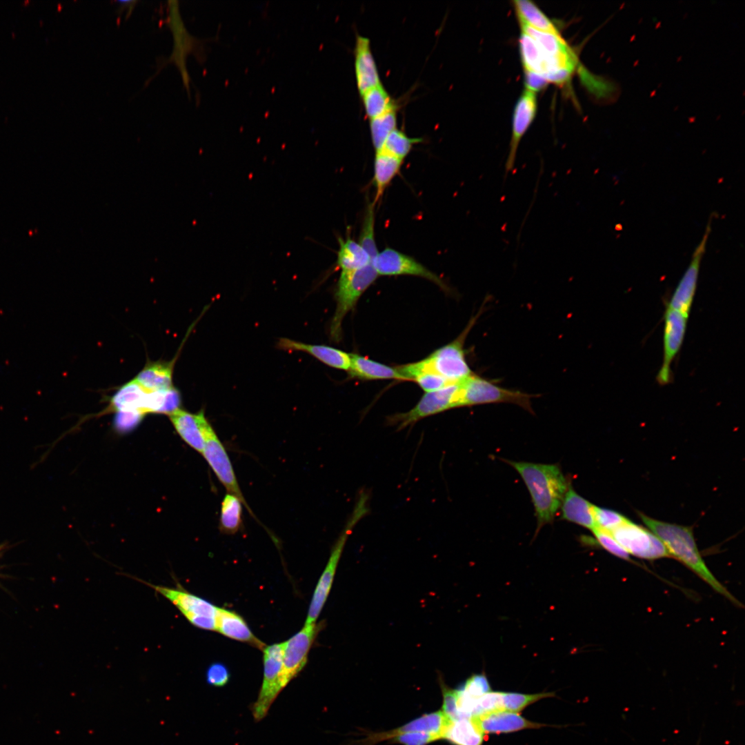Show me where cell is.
I'll return each instance as SVG.
<instances>
[{"mask_svg":"<svg viewBox=\"0 0 745 745\" xmlns=\"http://www.w3.org/2000/svg\"><path fill=\"white\" fill-rule=\"evenodd\" d=\"M638 515L647 528L661 540L670 557L684 564L716 593L735 605L741 606V603L706 566L697 546L691 527L657 520L642 513H638Z\"/></svg>","mask_w":745,"mask_h":745,"instance_id":"1","label":"cell"},{"mask_svg":"<svg viewBox=\"0 0 745 745\" xmlns=\"http://www.w3.org/2000/svg\"><path fill=\"white\" fill-rule=\"evenodd\" d=\"M504 461L518 472L530 493L537 535L544 525L553 523L569 483L557 464Z\"/></svg>","mask_w":745,"mask_h":745,"instance_id":"2","label":"cell"},{"mask_svg":"<svg viewBox=\"0 0 745 745\" xmlns=\"http://www.w3.org/2000/svg\"><path fill=\"white\" fill-rule=\"evenodd\" d=\"M368 495L359 494L354 509L332 547L329 559L315 589L305 625L316 622L330 591L337 565L346 541L357 524L369 513Z\"/></svg>","mask_w":745,"mask_h":745,"instance_id":"3","label":"cell"},{"mask_svg":"<svg viewBox=\"0 0 745 745\" xmlns=\"http://www.w3.org/2000/svg\"><path fill=\"white\" fill-rule=\"evenodd\" d=\"M536 395L500 387L473 373L459 382L457 408L488 404H512L534 413L531 399Z\"/></svg>","mask_w":745,"mask_h":745,"instance_id":"4","label":"cell"},{"mask_svg":"<svg viewBox=\"0 0 745 745\" xmlns=\"http://www.w3.org/2000/svg\"><path fill=\"white\" fill-rule=\"evenodd\" d=\"M378 274L373 263L353 271H341L335 291L337 307L330 324V337L339 341L344 317L352 310L359 299L377 279Z\"/></svg>","mask_w":745,"mask_h":745,"instance_id":"5","label":"cell"},{"mask_svg":"<svg viewBox=\"0 0 745 745\" xmlns=\"http://www.w3.org/2000/svg\"><path fill=\"white\" fill-rule=\"evenodd\" d=\"M482 307L455 340L435 350L424 359L432 370L450 384L459 383L474 373L466 361L464 346L468 334L482 313Z\"/></svg>","mask_w":745,"mask_h":745,"instance_id":"6","label":"cell"},{"mask_svg":"<svg viewBox=\"0 0 745 745\" xmlns=\"http://www.w3.org/2000/svg\"><path fill=\"white\" fill-rule=\"evenodd\" d=\"M284 642L263 649L264 677L259 694L252 707L255 722L264 719L272 704L285 687L283 682Z\"/></svg>","mask_w":745,"mask_h":745,"instance_id":"7","label":"cell"},{"mask_svg":"<svg viewBox=\"0 0 745 745\" xmlns=\"http://www.w3.org/2000/svg\"><path fill=\"white\" fill-rule=\"evenodd\" d=\"M459 388V382L427 392L410 410L390 416L388 424L399 430L425 417L457 408Z\"/></svg>","mask_w":745,"mask_h":745,"instance_id":"8","label":"cell"},{"mask_svg":"<svg viewBox=\"0 0 745 745\" xmlns=\"http://www.w3.org/2000/svg\"><path fill=\"white\" fill-rule=\"evenodd\" d=\"M610 534L630 555L647 560L670 557L663 543L653 532L629 519Z\"/></svg>","mask_w":745,"mask_h":745,"instance_id":"9","label":"cell"},{"mask_svg":"<svg viewBox=\"0 0 745 745\" xmlns=\"http://www.w3.org/2000/svg\"><path fill=\"white\" fill-rule=\"evenodd\" d=\"M201 454L228 493L237 497L250 515L260 523L247 504L227 451L211 425L206 430L205 445Z\"/></svg>","mask_w":745,"mask_h":745,"instance_id":"10","label":"cell"},{"mask_svg":"<svg viewBox=\"0 0 745 745\" xmlns=\"http://www.w3.org/2000/svg\"><path fill=\"white\" fill-rule=\"evenodd\" d=\"M148 585L171 602L192 625L201 629L215 630L217 606L185 590Z\"/></svg>","mask_w":745,"mask_h":745,"instance_id":"11","label":"cell"},{"mask_svg":"<svg viewBox=\"0 0 745 745\" xmlns=\"http://www.w3.org/2000/svg\"><path fill=\"white\" fill-rule=\"evenodd\" d=\"M521 30L530 36L542 52L546 65V73L561 70L573 72L577 59L573 51L560 34L546 32L519 23Z\"/></svg>","mask_w":745,"mask_h":745,"instance_id":"12","label":"cell"},{"mask_svg":"<svg viewBox=\"0 0 745 745\" xmlns=\"http://www.w3.org/2000/svg\"><path fill=\"white\" fill-rule=\"evenodd\" d=\"M378 275H412L431 281L443 290L449 288L436 274L410 256L393 248H386L381 252L373 263Z\"/></svg>","mask_w":745,"mask_h":745,"instance_id":"13","label":"cell"},{"mask_svg":"<svg viewBox=\"0 0 745 745\" xmlns=\"http://www.w3.org/2000/svg\"><path fill=\"white\" fill-rule=\"evenodd\" d=\"M711 227L710 220L702 239L693 253L688 267L667 303V308L677 310L688 317L695 294L700 264L706 251Z\"/></svg>","mask_w":745,"mask_h":745,"instance_id":"14","label":"cell"},{"mask_svg":"<svg viewBox=\"0 0 745 745\" xmlns=\"http://www.w3.org/2000/svg\"><path fill=\"white\" fill-rule=\"evenodd\" d=\"M687 320L688 317L666 307L664 313L663 362L656 377L657 383L661 386L667 385L673 381L670 366L682 345Z\"/></svg>","mask_w":745,"mask_h":745,"instance_id":"15","label":"cell"},{"mask_svg":"<svg viewBox=\"0 0 745 745\" xmlns=\"http://www.w3.org/2000/svg\"><path fill=\"white\" fill-rule=\"evenodd\" d=\"M320 630L316 623L305 625L284 642L283 682L286 686L304 668L309 650Z\"/></svg>","mask_w":745,"mask_h":745,"instance_id":"16","label":"cell"},{"mask_svg":"<svg viewBox=\"0 0 745 745\" xmlns=\"http://www.w3.org/2000/svg\"><path fill=\"white\" fill-rule=\"evenodd\" d=\"M535 94L533 92L525 90L515 105L510 150L505 164L506 174L513 170L521 139L535 119L537 112Z\"/></svg>","mask_w":745,"mask_h":745,"instance_id":"17","label":"cell"},{"mask_svg":"<svg viewBox=\"0 0 745 745\" xmlns=\"http://www.w3.org/2000/svg\"><path fill=\"white\" fill-rule=\"evenodd\" d=\"M169 417L182 439L196 451L202 453L206 430L210 425L203 411L192 413L178 408L171 413Z\"/></svg>","mask_w":745,"mask_h":745,"instance_id":"18","label":"cell"},{"mask_svg":"<svg viewBox=\"0 0 745 745\" xmlns=\"http://www.w3.org/2000/svg\"><path fill=\"white\" fill-rule=\"evenodd\" d=\"M452 720L442 711L424 715L405 725L393 731L372 734L365 739L366 745H371L385 739H391L395 736L405 733H426L443 739L444 734Z\"/></svg>","mask_w":745,"mask_h":745,"instance_id":"19","label":"cell"},{"mask_svg":"<svg viewBox=\"0 0 745 745\" xmlns=\"http://www.w3.org/2000/svg\"><path fill=\"white\" fill-rule=\"evenodd\" d=\"M277 346L283 350L308 353L324 364L335 368L348 371L350 366V354L329 346L305 344L282 337L279 339Z\"/></svg>","mask_w":745,"mask_h":745,"instance_id":"20","label":"cell"},{"mask_svg":"<svg viewBox=\"0 0 745 745\" xmlns=\"http://www.w3.org/2000/svg\"><path fill=\"white\" fill-rule=\"evenodd\" d=\"M473 717L475 719L484 735L507 733L527 728H539L546 726V724L529 721L518 713L505 710L496 711Z\"/></svg>","mask_w":745,"mask_h":745,"instance_id":"21","label":"cell"},{"mask_svg":"<svg viewBox=\"0 0 745 745\" xmlns=\"http://www.w3.org/2000/svg\"><path fill=\"white\" fill-rule=\"evenodd\" d=\"M355 67L357 88L361 95L367 90L381 84L370 50V40L360 35L356 39Z\"/></svg>","mask_w":745,"mask_h":745,"instance_id":"22","label":"cell"},{"mask_svg":"<svg viewBox=\"0 0 745 745\" xmlns=\"http://www.w3.org/2000/svg\"><path fill=\"white\" fill-rule=\"evenodd\" d=\"M215 620L216 630L224 636L261 650L265 647L264 643L252 633L244 618L234 611L218 607Z\"/></svg>","mask_w":745,"mask_h":745,"instance_id":"23","label":"cell"},{"mask_svg":"<svg viewBox=\"0 0 745 745\" xmlns=\"http://www.w3.org/2000/svg\"><path fill=\"white\" fill-rule=\"evenodd\" d=\"M593 505L579 495L570 482L561 504V519L586 528L591 531L596 528Z\"/></svg>","mask_w":745,"mask_h":745,"instance_id":"24","label":"cell"},{"mask_svg":"<svg viewBox=\"0 0 745 745\" xmlns=\"http://www.w3.org/2000/svg\"><path fill=\"white\" fill-rule=\"evenodd\" d=\"M350 377L363 380H406L396 368L373 361L358 354H350Z\"/></svg>","mask_w":745,"mask_h":745,"instance_id":"25","label":"cell"},{"mask_svg":"<svg viewBox=\"0 0 745 745\" xmlns=\"http://www.w3.org/2000/svg\"><path fill=\"white\" fill-rule=\"evenodd\" d=\"M148 392L135 379L121 386L110 399V407L116 412H139L146 414Z\"/></svg>","mask_w":745,"mask_h":745,"instance_id":"26","label":"cell"},{"mask_svg":"<svg viewBox=\"0 0 745 745\" xmlns=\"http://www.w3.org/2000/svg\"><path fill=\"white\" fill-rule=\"evenodd\" d=\"M406 380H413L426 393L439 390L450 384L446 379L436 373L424 359L396 367Z\"/></svg>","mask_w":745,"mask_h":745,"instance_id":"27","label":"cell"},{"mask_svg":"<svg viewBox=\"0 0 745 745\" xmlns=\"http://www.w3.org/2000/svg\"><path fill=\"white\" fill-rule=\"evenodd\" d=\"M172 362H152L146 365L134 379L147 391L168 390L172 387Z\"/></svg>","mask_w":745,"mask_h":745,"instance_id":"28","label":"cell"},{"mask_svg":"<svg viewBox=\"0 0 745 745\" xmlns=\"http://www.w3.org/2000/svg\"><path fill=\"white\" fill-rule=\"evenodd\" d=\"M443 739L454 745H481L484 733L473 717H464L450 722Z\"/></svg>","mask_w":745,"mask_h":745,"instance_id":"29","label":"cell"},{"mask_svg":"<svg viewBox=\"0 0 745 745\" xmlns=\"http://www.w3.org/2000/svg\"><path fill=\"white\" fill-rule=\"evenodd\" d=\"M403 160L382 150L376 151L374 161L373 182L376 189L375 203L381 197L386 188L399 172Z\"/></svg>","mask_w":745,"mask_h":745,"instance_id":"30","label":"cell"},{"mask_svg":"<svg viewBox=\"0 0 745 745\" xmlns=\"http://www.w3.org/2000/svg\"><path fill=\"white\" fill-rule=\"evenodd\" d=\"M337 265L341 271L348 272L359 269L372 263L368 253L361 245L352 239L349 235L345 239L339 238Z\"/></svg>","mask_w":745,"mask_h":745,"instance_id":"31","label":"cell"},{"mask_svg":"<svg viewBox=\"0 0 745 745\" xmlns=\"http://www.w3.org/2000/svg\"><path fill=\"white\" fill-rule=\"evenodd\" d=\"M513 3L519 23L539 31L560 34L552 21L535 3L527 0H515Z\"/></svg>","mask_w":745,"mask_h":745,"instance_id":"32","label":"cell"},{"mask_svg":"<svg viewBox=\"0 0 745 745\" xmlns=\"http://www.w3.org/2000/svg\"><path fill=\"white\" fill-rule=\"evenodd\" d=\"M243 503L235 495L227 493L221 504L220 530L228 535L235 534L242 527Z\"/></svg>","mask_w":745,"mask_h":745,"instance_id":"33","label":"cell"},{"mask_svg":"<svg viewBox=\"0 0 745 745\" xmlns=\"http://www.w3.org/2000/svg\"><path fill=\"white\" fill-rule=\"evenodd\" d=\"M519 43L524 70L544 75L546 73L545 59L535 41L521 30Z\"/></svg>","mask_w":745,"mask_h":745,"instance_id":"34","label":"cell"},{"mask_svg":"<svg viewBox=\"0 0 745 745\" xmlns=\"http://www.w3.org/2000/svg\"><path fill=\"white\" fill-rule=\"evenodd\" d=\"M361 96L366 112L370 119L395 108L388 94L381 84L367 90Z\"/></svg>","mask_w":745,"mask_h":745,"instance_id":"35","label":"cell"},{"mask_svg":"<svg viewBox=\"0 0 745 745\" xmlns=\"http://www.w3.org/2000/svg\"><path fill=\"white\" fill-rule=\"evenodd\" d=\"M375 205L374 202H370L366 208L358 242L368 253L372 263L379 253L375 236Z\"/></svg>","mask_w":745,"mask_h":745,"instance_id":"36","label":"cell"},{"mask_svg":"<svg viewBox=\"0 0 745 745\" xmlns=\"http://www.w3.org/2000/svg\"><path fill=\"white\" fill-rule=\"evenodd\" d=\"M395 109L370 119V132L376 151L379 150L389 134L396 128Z\"/></svg>","mask_w":745,"mask_h":745,"instance_id":"37","label":"cell"},{"mask_svg":"<svg viewBox=\"0 0 745 745\" xmlns=\"http://www.w3.org/2000/svg\"><path fill=\"white\" fill-rule=\"evenodd\" d=\"M421 141L419 138H410L404 132L395 128L387 137L380 150L403 160L411 150L413 144Z\"/></svg>","mask_w":745,"mask_h":745,"instance_id":"38","label":"cell"},{"mask_svg":"<svg viewBox=\"0 0 745 745\" xmlns=\"http://www.w3.org/2000/svg\"><path fill=\"white\" fill-rule=\"evenodd\" d=\"M554 692H542L535 694L502 692L504 710L519 713L526 706L542 699L554 697Z\"/></svg>","mask_w":745,"mask_h":745,"instance_id":"39","label":"cell"},{"mask_svg":"<svg viewBox=\"0 0 745 745\" xmlns=\"http://www.w3.org/2000/svg\"><path fill=\"white\" fill-rule=\"evenodd\" d=\"M593 510L596 528L610 533L628 519L624 515L609 508L593 505Z\"/></svg>","mask_w":745,"mask_h":745,"instance_id":"40","label":"cell"},{"mask_svg":"<svg viewBox=\"0 0 745 745\" xmlns=\"http://www.w3.org/2000/svg\"><path fill=\"white\" fill-rule=\"evenodd\" d=\"M504 710L502 692L490 691L477 699L472 717Z\"/></svg>","mask_w":745,"mask_h":745,"instance_id":"41","label":"cell"},{"mask_svg":"<svg viewBox=\"0 0 745 745\" xmlns=\"http://www.w3.org/2000/svg\"><path fill=\"white\" fill-rule=\"evenodd\" d=\"M598 544L609 553L620 559L630 561V555L608 532L595 528L592 530Z\"/></svg>","mask_w":745,"mask_h":745,"instance_id":"42","label":"cell"},{"mask_svg":"<svg viewBox=\"0 0 745 745\" xmlns=\"http://www.w3.org/2000/svg\"><path fill=\"white\" fill-rule=\"evenodd\" d=\"M440 686L443 695L442 712L452 721L460 719L457 708V692L450 688L440 679Z\"/></svg>","mask_w":745,"mask_h":745,"instance_id":"43","label":"cell"},{"mask_svg":"<svg viewBox=\"0 0 745 745\" xmlns=\"http://www.w3.org/2000/svg\"><path fill=\"white\" fill-rule=\"evenodd\" d=\"M206 677L209 685L222 687L228 683L230 675L228 668L223 664L215 662L208 668Z\"/></svg>","mask_w":745,"mask_h":745,"instance_id":"44","label":"cell"},{"mask_svg":"<svg viewBox=\"0 0 745 745\" xmlns=\"http://www.w3.org/2000/svg\"><path fill=\"white\" fill-rule=\"evenodd\" d=\"M143 414L139 412H116L114 425L119 432H128L135 428L141 421Z\"/></svg>","mask_w":745,"mask_h":745,"instance_id":"45","label":"cell"},{"mask_svg":"<svg viewBox=\"0 0 745 745\" xmlns=\"http://www.w3.org/2000/svg\"><path fill=\"white\" fill-rule=\"evenodd\" d=\"M391 739L403 745H426L439 738L430 733L414 732L399 734Z\"/></svg>","mask_w":745,"mask_h":745,"instance_id":"46","label":"cell"},{"mask_svg":"<svg viewBox=\"0 0 745 745\" xmlns=\"http://www.w3.org/2000/svg\"><path fill=\"white\" fill-rule=\"evenodd\" d=\"M548 83V81L542 74L524 70V84L526 90L536 93V92L544 89Z\"/></svg>","mask_w":745,"mask_h":745,"instance_id":"47","label":"cell"}]
</instances>
